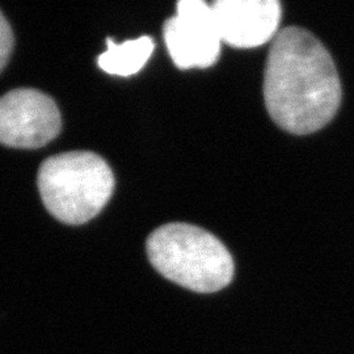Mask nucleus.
Masks as SVG:
<instances>
[{"instance_id": "f257e3e1", "label": "nucleus", "mask_w": 354, "mask_h": 354, "mask_svg": "<svg viewBox=\"0 0 354 354\" xmlns=\"http://www.w3.org/2000/svg\"><path fill=\"white\" fill-rule=\"evenodd\" d=\"M263 89L273 122L295 136L323 129L342 104V82L330 54L299 26L282 29L272 42Z\"/></svg>"}, {"instance_id": "f03ea898", "label": "nucleus", "mask_w": 354, "mask_h": 354, "mask_svg": "<svg viewBox=\"0 0 354 354\" xmlns=\"http://www.w3.org/2000/svg\"><path fill=\"white\" fill-rule=\"evenodd\" d=\"M146 250L163 277L196 292L222 290L234 279L235 266L226 245L193 225L168 223L156 228Z\"/></svg>"}, {"instance_id": "7ed1b4c3", "label": "nucleus", "mask_w": 354, "mask_h": 354, "mask_svg": "<svg viewBox=\"0 0 354 354\" xmlns=\"http://www.w3.org/2000/svg\"><path fill=\"white\" fill-rule=\"evenodd\" d=\"M38 190L46 210L66 225H83L102 213L114 190L111 167L95 152L48 158L38 169Z\"/></svg>"}, {"instance_id": "20e7f679", "label": "nucleus", "mask_w": 354, "mask_h": 354, "mask_svg": "<svg viewBox=\"0 0 354 354\" xmlns=\"http://www.w3.org/2000/svg\"><path fill=\"white\" fill-rule=\"evenodd\" d=\"M62 118L49 95L13 89L0 97V143L13 149H39L61 133Z\"/></svg>"}, {"instance_id": "39448f33", "label": "nucleus", "mask_w": 354, "mask_h": 354, "mask_svg": "<svg viewBox=\"0 0 354 354\" xmlns=\"http://www.w3.org/2000/svg\"><path fill=\"white\" fill-rule=\"evenodd\" d=\"M165 41L180 70L207 68L219 59L222 39L212 6L203 0H181L176 16L165 23Z\"/></svg>"}, {"instance_id": "423d86ee", "label": "nucleus", "mask_w": 354, "mask_h": 354, "mask_svg": "<svg viewBox=\"0 0 354 354\" xmlns=\"http://www.w3.org/2000/svg\"><path fill=\"white\" fill-rule=\"evenodd\" d=\"M212 10L222 42L236 49L263 46L281 32L277 0H216Z\"/></svg>"}, {"instance_id": "0eeeda50", "label": "nucleus", "mask_w": 354, "mask_h": 354, "mask_svg": "<svg viewBox=\"0 0 354 354\" xmlns=\"http://www.w3.org/2000/svg\"><path fill=\"white\" fill-rule=\"evenodd\" d=\"M108 49L97 58V64L109 75L131 76L145 67L155 48L153 39L149 36L129 39L118 45L113 39H106Z\"/></svg>"}, {"instance_id": "6e6552de", "label": "nucleus", "mask_w": 354, "mask_h": 354, "mask_svg": "<svg viewBox=\"0 0 354 354\" xmlns=\"http://www.w3.org/2000/svg\"><path fill=\"white\" fill-rule=\"evenodd\" d=\"M13 44H15V38H13L12 28L0 11V73L6 68V66L10 61V57L12 54Z\"/></svg>"}]
</instances>
